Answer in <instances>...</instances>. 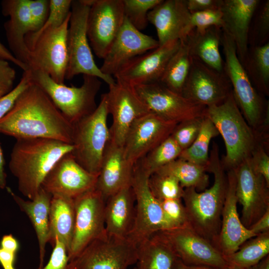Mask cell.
I'll use <instances>...</instances> for the list:
<instances>
[{
    "mask_svg": "<svg viewBox=\"0 0 269 269\" xmlns=\"http://www.w3.org/2000/svg\"><path fill=\"white\" fill-rule=\"evenodd\" d=\"M137 259V246L132 241L106 235L90 243L69 266L71 269H128Z\"/></svg>",
    "mask_w": 269,
    "mask_h": 269,
    "instance_id": "obj_10",
    "label": "cell"
},
{
    "mask_svg": "<svg viewBox=\"0 0 269 269\" xmlns=\"http://www.w3.org/2000/svg\"><path fill=\"white\" fill-rule=\"evenodd\" d=\"M175 269H222L206 266H189L178 259Z\"/></svg>",
    "mask_w": 269,
    "mask_h": 269,
    "instance_id": "obj_57",
    "label": "cell"
},
{
    "mask_svg": "<svg viewBox=\"0 0 269 269\" xmlns=\"http://www.w3.org/2000/svg\"><path fill=\"white\" fill-rule=\"evenodd\" d=\"M148 186L154 197L158 200L182 199L184 188L172 175L154 172L150 175Z\"/></svg>",
    "mask_w": 269,
    "mask_h": 269,
    "instance_id": "obj_41",
    "label": "cell"
},
{
    "mask_svg": "<svg viewBox=\"0 0 269 269\" xmlns=\"http://www.w3.org/2000/svg\"><path fill=\"white\" fill-rule=\"evenodd\" d=\"M180 43V40L170 41L134 58L114 75L116 81L132 87L159 82Z\"/></svg>",
    "mask_w": 269,
    "mask_h": 269,
    "instance_id": "obj_20",
    "label": "cell"
},
{
    "mask_svg": "<svg viewBox=\"0 0 269 269\" xmlns=\"http://www.w3.org/2000/svg\"><path fill=\"white\" fill-rule=\"evenodd\" d=\"M226 171L218 145L213 142L207 167L213 175L212 185L202 192L184 188L182 197L189 226L217 249L227 185Z\"/></svg>",
    "mask_w": 269,
    "mask_h": 269,
    "instance_id": "obj_2",
    "label": "cell"
},
{
    "mask_svg": "<svg viewBox=\"0 0 269 269\" xmlns=\"http://www.w3.org/2000/svg\"><path fill=\"white\" fill-rule=\"evenodd\" d=\"M178 123L150 112L136 119L126 135L123 149L127 160L134 165L170 136Z\"/></svg>",
    "mask_w": 269,
    "mask_h": 269,
    "instance_id": "obj_17",
    "label": "cell"
},
{
    "mask_svg": "<svg viewBox=\"0 0 269 269\" xmlns=\"http://www.w3.org/2000/svg\"><path fill=\"white\" fill-rule=\"evenodd\" d=\"M1 5L2 14L9 17L3 27L10 51L29 69L30 51L25 38L33 28L26 0H3Z\"/></svg>",
    "mask_w": 269,
    "mask_h": 269,
    "instance_id": "obj_26",
    "label": "cell"
},
{
    "mask_svg": "<svg viewBox=\"0 0 269 269\" xmlns=\"http://www.w3.org/2000/svg\"><path fill=\"white\" fill-rule=\"evenodd\" d=\"M98 176L81 166L69 152L56 162L43 180L41 187L52 195L75 199L95 189Z\"/></svg>",
    "mask_w": 269,
    "mask_h": 269,
    "instance_id": "obj_21",
    "label": "cell"
},
{
    "mask_svg": "<svg viewBox=\"0 0 269 269\" xmlns=\"http://www.w3.org/2000/svg\"><path fill=\"white\" fill-rule=\"evenodd\" d=\"M16 139L8 167L17 180L19 192L32 200L54 164L62 156L72 152L73 145L46 138Z\"/></svg>",
    "mask_w": 269,
    "mask_h": 269,
    "instance_id": "obj_3",
    "label": "cell"
},
{
    "mask_svg": "<svg viewBox=\"0 0 269 269\" xmlns=\"http://www.w3.org/2000/svg\"><path fill=\"white\" fill-rule=\"evenodd\" d=\"M149 176L138 162L134 165L131 186L135 197V216L128 238L137 246L153 234L170 229L159 200L150 190Z\"/></svg>",
    "mask_w": 269,
    "mask_h": 269,
    "instance_id": "obj_9",
    "label": "cell"
},
{
    "mask_svg": "<svg viewBox=\"0 0 269 269\" xmlns=\"http://www.w3.org/2000/svg\"><path fill=\"white\" fill-rule=\"evenodd\" d=\"M259 0H223L222 30L233 39L238 58L244 64L249 49L248 36L251 22Z\"/></svg>",
    "mask_w": 269,
    "mask_h": 269,
    "instance_id": "obj_25",
    "label": "cell"
},
{
    "mask_svg": "<svg viewBox=\"0 0 269 269\" xmlns=\"http://www.w3.org/2000/svg\"><path fill=\"white\" fill-rule=\"evenodd\" d=\"M204 117L182 122L175 127L170 136L182 150L189 147L197 137Z\"/></svg>",
    "mask_w": 269,
    "mask_h": 269,
    "instance_id": "obj_43",
    "label": "cell"
},
{
    "mask_svg": "<svg viewBox=\"0 0 269 269\" xmlns=\"http://www.w3.org/2000/svg\"><path fill=\"white\" fill-rule=\"evenodd\" d=\"M219 134L214 124L205 116L197 137L189 147L182 151L179 158L207 167L210 141Z\"/></svg>",
    "mask_w": 269,
    "mask_h": 269,
    "instance_id": "obj_37",
    "label": "cell"
},
{
    "mask_svg": "<svg viewBox=\"0 0 269 269\" xmlns=\"http://www.w3.org/2000/svg\"><path fill=\"white\" fill-rule=\"evenodd\" d=\"M182 150L170 136L137 162L149 175L178 158Z\"/></svg>",
    "mask_w": 269,
    "mask_h": 269,
    "instance_id": "obj_38",
    "label": "cell"
},
{
    "mask_svg": "<svg viewBox=\"0 0 269 269\" xmlns=\"http://www.w3.org/2000/svg\"><path fill=\"white\" fill-rule=\"evenodd\" d=\"M223 0H187V7L190 13L221 7Z\"/></svg>",
    "mask_w": 269,
    "mask_h": 269,
    "instance_id": "obj_51",
    "label": "cell"
},
{
    "mask_svg": "<svg viewBox=\"0 0 269 269\" xmlns=\"http://www.w3.org/2000/svg\"><path fill=\"white\" fill-rule=\"evenodd\" d=\"M269 254V232L261 233L244 243L232 254L224 257L228 265L248 269Z\"/></svg>",
    "mask_w": 269,
    "mask_h": 269,
    "instance_id": "obj_36",
    "label": "cell"
},
{
    "mask_svg": "<svg viewBox=\"0 0 269 269\" xmlns=\"http://www.w3.org/2000/svg\"><path fill=\"white\" fill-rule=\"evenodd\" d=\"M134 87L150 112L167 121L178 124L206 116V107L173 92L160 82Z\"/></svg>",
    "mask_w": 269,
    "mask_h": 269,
    "instance_id": "obj_12",
    "label": "cell"
},
{
    "mask_svg": "<svg viewBox=\"0 0 269 269\" xmlns=\"http://www.w3.org/2000/svg\"><path fill=\"white\" fill-rule=\"evenodd\" d=\"M5 161L3 152L0 145V189H4L6 186L7 175L4 169Z\"/></svg>",
    "mask_w": 269,
    "mask_h": 269,
    "instance_id": "obj_56",
    "label": "cell"
},
{
    "mask_svg": "<svg viewBox=\"0 0 269 269\" xmlns=\"http://www.w3.org/2000/svg\"><path fill=\"white\" fill-rule=\"evenodd\" d=\"M70 17V15L60 26L42 33L30 50L28 69L41 70L59 84L64 83L68 65L67 35Z\"/></svg>",
    "mask_w": 269,
    "mask_h": 269,
    "instance_id": "obj_15",
    "label": "cell"
},
{
    "mask_svg": "<svg viewBox=\"0 0 269 269\" xmlns=\"http://www.w3.org/2000/svg\"><path fill=\"white\" fill-rule=\"evenodd\" d=\"M178 258L165 238L157 232L137 245L136 269H175Z\"/></svg>",
    "mask_w": 269,
    "mask_h": 269,
    "instance_id": "obj_31",
    "label": "cell"
},
{
    "mask_svg": "<svg viewBox=\"0 0 269 269\" xmlns=\"http://www.w3.org/2000/svg\"><path fill=\"white\" fill-rule=\"evenodd\" d=\"M221 44L225 56L224 72L229 79L236 102L248 124L258 134L269 126V104L253 85L237 56L232 38L222 30Z\"/></svg>",
    "mask_w": 269,
    "mask_h": 269,
    "instance_id": "obj_5",
    "label": "cell"
},
{
    "mask_svg": "<svg viewBox=\"0 0 269 269\" xmlns=\"http://www.w3.org/2000/svg\"><path fill=\"white\" fill-rule=\"evenodd\" d=\"M223 269H242L237 267L228 265L226 268Z\"/></svg>",
    "mask_w": 269,
    "mask_h": 269,
    "instance_id": "obj_59",
    "label": "cell"
},
{
    "mask_svg": "<svg viewBox=\"0 0 269 269\" xmlns=\"http://www.w3.org/2000/svg\"><path fill=\"white\" fill-rule=\"evenodd\" d=\"M33 32L39 30L45 22L49 12L50 0H26Z\"/></svg>",
    "mask_w": 269,
    "mask_h": 269,
    "instance_id": "obj_47",
    "label": "cell"
},
{
    "mask_svg": "<svg viewBox=\"0 0 269 269\" xmlns=\"http://www.w3.org/2000/svg\"><path fill=\"white\" fill-rule=\"evenodd\" d=\"M159 232L169 244L177 258L185 265L222 269L228 265L218 250L189 226Z\"/></svg>",
    "mask_w": 269,
    "mask_h": 269,
    "instance_id": "obj_16",
    "label": "cell"
},
{
    "mask_svg": "<svg viewBox=\"0 0 269 269\" xmlns=\"http://www.w3.org/2000/svg\"><path fill=\"white\" fill-rule=\"evenodd\" d=\"M221 8L191 13L190 27L198 32H203L207 28L216 26L223 27Z\"/></svg>",
    "mask_w": 269,
    "mask_h": 269,
    "instance_id": "obj_45",
    "label": "cell"
},
{
    "mask_svg": "<svg viewBox=\"0 0 269 269\" xmlns=\"http://www.w3.org/2000/svg\"><path fill=\"white\" fill-rule=\"evenodd\" d=\"M71 0H50L48 16L37 31L28 33L25 38L26 45L31 50L38 38L44 32L60 26L70 15Z\"/></svg>",
    "mask_w": 269,
    "mask_h": 269,
    "instance_id": "obj_39",
    "label": "cell"
},
{
    "mask_svg": "<svg viewBox=\"0 0 269 269\" xmlns=\"http://www.w3.org/2000/svg\"><path fill=\"white\" fill-rule=\"evenodd\" d=\"M267 144H259L253 151L251 158L255 170L261 174L269 185V156L267 153Z\"/></svg>",
    "mask_w": 269,
    "mask_h": 269,
    "instance_id": "obj_49",
    "label": "cell"
},
{
    "mask_svg": "<svg viewBox=\"0 0 269 269\" xmlns=\"http://www.w3.org/2000/svg\"><path fill=\"white\" fill-rule=\"evenodd\" d=\"M75 223L74 199L66 196L52 195L49 208L48 241L54 246L56 239L70 250Z\"/></svg>",
    "mask_w": 269,
    "mask_h": 269,
    "instance_id": "obj_30",
    "label": "cell"
},
{
    "mask_svg": "<svg viewBox=\"0 0 269 269\" xmlns=\"http://www.w3.org/2000/svg\"><path fill=\"white\" fill-rule=\"evenodd\" d=\"M248 269H269V255L264 258L257 265Z\"/></svg>",
    "mask_w": 269,
    "mask_h": 269,
    "instance_id": "obj_58",
    "label": "cell"
},
{
    "mask_svg": "<svg viewBox=\"0 0 269 269\" xmlns=\"http://www.w3.org/2000/svg\"><path fill=\"white\" fill-rule=\"evenodd\" d=\"M75 223L68 252L69 262L94 240L107 235L105 221L106 201L96 188L74 199Z\"/></svg>",
    "mask_w": 269,
    "mask_h": 269,
    "instance_id": "obj_11",
    "label": "cell"
},
{
    "mask_svg": "<svg viewBox=\"0 0 269 269\" xmlns=\"http://www.w3.org/2000/svg\"><path fill=\"white\" fill-rule=\"evenodd\" d=\"M132 269H136L135 267L133 268Z\"/></svg>",
    "mask_w": 269,
    "mask_h": 269,
    "instance_id": "obj_60",
    "label": "cell"
},
{
    "mask_svg": "<svg viewBox=\"0 0 269 269\" xmlns=\"http://www.w3.org/2000/svg\"><path fill=\"white\" fill-rule=\"evenodd\" d=\"M187 0H166L148 13V22L155 27L159 46L174 40L185 39L192 31Z\"/></svg>",
    "mask_w": 269,
    "mask_h": 269,
    "instance_id": "obj_24",
    "label": "cell"
},
{
    "mask_svg": "<svg viewBox=\"0 0 269 269\" xmlns=\"http://www.w3.org/2000/svg\"><path fill=\"white\" fill-rule=\"evenodd\" d=\"M162 0H123L125 17L139 31L149 23L148 13Z\"/></svg>",
    "mask_w": 269,
    "mask_h": 269,
    "instance_id": "obj_42",
    "label": "cell"
},
{
    "mask_svg": "<svg viewBox=\"0 0 269 269\" xmlns=\"http://www.w3.org/2000/svg\"><path fill=\"white\" fill-rule=\"evenodd\" d=\"M29 70L32 82L49 96L72 125L92 114L97 108L96 97L102 85L98 77L83 75V83L80 87H69L56 83L41 70Z\"/></svg>",
    "mask_w": 269,
    "mask_h": 269,
    "instance_id": "obj_7",
    "label": "cell"
},
{
    "mask_svg": "<svg viewBox=\"0 0 269 269\" xmlns=\"http://www.w3.org/2000/svg\"><path fill=\"white\" fill-rule=\"evenodd\" d=\"M206 116L224 141L226 154L221 160L226 171L251 157L259 144H267L246 121L232 91L221 103L207 107Z\"/></svg>",
    "mask_w": 269,
    "mask_h": 269,
    "instance_id": "obj_4",
    "label": "cell"
},
{
    "mask_svg": "<svg viewBox=\"0 0 269 269\" xmlns=\"http://www.w3.org/2000/svg\"><path fill=\"white\" fill-rule=\"evenodd\" d=\"M134 166L125 158L123 147L110 138L104 153L95 188L105 201L121 189L131 185Z\"/></svg>",
    "mask_w": 269,
    "mask_h": 269,
    "instance_id": "obj_27",
    "label": "cell"
},
{
    "mask_svg": "<svg viewBox=\"0 0 269 269\" xmlns=\"http://www.w3.org/2000/svg\"><path fill=\"white\" fill-rule=\"evenodd\" d=\"M135 200L131 185L121 189L106 201L105 221L107 235L128 238L135 221Z\"/></svg>",
    "mask_w": 269,
    "mask_h": 269,
    "instance_id": "obj_28",
    "label": "cell"
},
{
    "mask_svg": "<svg viewBox=\"0 0 269 269\" xmlns=\"http://www.w3.org/2000/svg\"><path fill=\"white\" fill-rule=\"evenodd\" d=\"M16 72L8 61L0 58V98L13 89Z\"/></svg>",
    "mask_w": 269,
    "mask_h": 269,
    "instance_id": "obj_50",
    "label": "cell"
},
{
    "mask_svg": "<svg viewBox=\"0 0 269 269\" xmlns=\"http://www.w3.org/2000/svg\"><path fill=\"white\" fill-rule=\"evenodd\" d=\"M15 269V268H12V269Z\"/></svg>",
    "mask_w": 269,
    "mask_h": 269,
    "instance_id": "obj_61",
    "label": "cell"
},
{
    "mask_svg": "<svg viewBox=\"0 0 269 269\" xmlns=\"http://www.w3.org/2000/svg\"><path fill=\"white\" fill-rule=\"evenodd\" d=\"M31 83L30 70L23 71L18 84L10 92L0 98V120L10 111L19 96Z\"/></svg>",
    "mask_w": 269,
    "mask_h": 269,
    "instance_id": "obj_46",
    "label": "cell"
},
{
    "mask_svg": "<svg viewBox=\"0 0 269 269\" xmlns=\"http://www.w3.org/2000/svg\"><path fill=\"white\" fill-rule=\"evenodd\" d=\"M159 46L157 40L135 28L125 17L124 23L100 68L113 76L134 58Z\"/></svg>",
    "mask_w": 269,
    "mask_h": 269,
    "instance_id": "obj_22",
    "label": "cell"
},
{
    "mask_svg": "<svg viewBox=\"0 0 269 269\" xmlns=\"http://www.w3.org/2000/svg\"><path fill=\"white\" fill-rule=\"evenodd\" d=\"M222 29L212 26L203 32L193 29L186 37L193 57L220 73H224V61L220 52Z\"/></svg>",
    "mask_w": 269,
    "mask_h": 269,
    "instance_id": "obj_32",
    "label": "cell"
},
{
    "mask_svg": "<svg viewBox=\"0 0 269 269\" xmlns=\"http://www.w3.org/2000/svg\"><path fill=\"white\" fill-rule=\"evenodd\" d=\"M227 185L217 248L224 257L236 252L249 239L255 237L242 224L237 210L236 179L233 169L227 171Z\"/></svg>",
    "mask_w": 269,
    "mask_h": 269,
    "instance_id": "obj_23",
    "label": "cell"
},
{
    "mask_svg": "<svg viewBox=\"0 0 269 269\" xmlns=\"http://www.w3.org/2000/svg\"><path fill=\"white\" fill-rule=\"evenodd\" d=\"M233 170L238 203L242 207L240 219L249 228L269 209V185L254 169L251 157Z\"/></svg>",
    "mask_w": 269,
    "mask_h": 269,
    "instance_id": "obj_13",
    "label": "cell"
},
{
    "mask_svg": "<svg viewBox=\"0 0 269 269\" xmlns=\"http://www.w3.org/2000/svg\"><path fill=\"white\" fill-rule=\"evenodd\" d=\"M159 201L169 229L189 226L182 199H164Z\"/></svg>",
    "mask_w": 269,
    "mask_h": 269,
    "instance_id": "obj_44",
    "label": "cell"
},
{
    "mask_svg": "<svg viewBox=\"0 0 269 269\" xmlns=\"http://www.w3.org/2000/svg\"><path fill=\"white\" fill-rule=\"evenodd\" d=\"M173 176L184 189L192 187L198 192L205 190L209 184L207 167L178 158L155 172Z\"/></svg>",
    "mask_w": 269,
    "mask_h": 269,
    "instance_id": "obj_34",
    "label": "cell"
},
{
    "mask_svg": "<svg viewBox=\"0 0 269 269\" xmlns=\"http://www.w3.org/2000/svg\"><path fill=\"white\" fill-rule=\"evenodd\" d=\"M192 59L187 38L181 40L180 46L168 62L160 82L173 92L181 94Z\"/></svg>",
    "mask_w": 269,
    "mask_h": 269,
    "instance_id": "obj_33",
    "label": "cell"
},
{
    "mask_svg": "<svg viewBox=\"0 0 269 269\" xmlns=\"http://www.w3.org/2000/svg\"><path fill=\"white\" fill-rule=\"evenodd\" d=\"M248 229L256 236L269 232V209Z\"/></svg>",
    "mask_w": 269,
    "mask_h": 269,
    "instance_id": "obj_52",
    "label": "cell"
},
{
    "mask_svg": "<svg viewBox=\"0 0 269 269\" xmlns=\"http://www.w3.org/2000/svg\"><path fill=\"white\" fill-rule=\"evenodd\" d=\"M0 58L5 60L7 61L11 62L21 69L23 71L28 69V67L24 64L21 63L17 60L13 54L11 53L9 50L5 47V46L0 41Z\"/></svg>",
    "mask_w": 269,
    "mask_h": 269,
    "instance_id": "obj_55",
    "label": "cell"
},
{
    "mask_svg": "<svg viewBox=\"0 0 269 269\" xmlns=\"http://www.w3.org/2000/svg\"><path fill=\"white\" fill-rule=\"evenodd\" d=\"M6 189L20 210L29 218L35 230L39 247V264L44 265L46 246L48 241L49 214L52 195L42 187L32 200H24L16 195L10 187Z\"/></svg>",
    "mask_w": 269,
    "mask_h": 269,
    "instance_id": "obj_29",
    "label": "cell"
},
{
    "mask_svg": "<svg viewBox=\"0 0 269 269\" xmlns=\"http://www.w3.org/2000/svg\"><path fill=\"white\" fill-rule=\"evenodd\" d=\"M16 254L2 249L0 247V264L3 269L14 268Z\"/></svg>",
    "mask_w": 269,
    "mask_h": 269,
    "instance_id": "obj_54",
    "label": "cell"
},
{
    "mask_svg": "<svg viewBox=\"0 0 269 269\" xmlns=\"http://www.w3.org/2000/svg\"><path fill=\"white\" fill-rule=\"evenodd\" d=\"M0 133L16 139L46 138L72 144L73 125L32 82L0 120Z\"/></svg>",
    "mask_w": 269,
    "mask_h": 269,
    "instance_id": "obj_1",
    "label": "cell"
},
{
    "mask_svg": "<svg viewBox=\"0 0 269 269\" xmlns=\"http://www.w3.org/2000/svg\"><path fill=\"white\" fill-rule=\"evenodd\" d=\"M0 247L6 251L16 254L19 249V243L11 234L5 235L1 238Z\"/></svg>",
    "mask_w": 269,
    "mask_h": 269,
    "instance_id": "obj_53",
    "label": "cell"
},
{
    "mask_svg": "<svg viewBox=\"0 0 269 269\" xmlns=\"http://www.w3.org/2000/svg\"><path fill=\"white\" fill-rule=\"evenodd\" d=\"M253 85L262 95L269 94V42L250 46L243 65Z\"/></svg>",
    "mask_w": 269,
    "mask_h": 269,
    "instance_id": "obj_35",
    "label": "cell"
},
{
    "mask_svg": "<svg viewBox=\"0 0 269 269\" xmlns=\"http://www.w3.org/2000/svg\"><path fill=\"white\" fill-rule=\"evenodd\" d=\"M106 94L94 112L73 125L71 154L89 172L99 173L104 151L111 138Z\"/></svg>",
    "mask_w": 269,
    "mask_h": 269,
    "instance_id": "obj_6",
    "label": "cell"
},
{
    "mask_svg": "<svg viewBox=\"0 0 269 269\" xmlns=\"http://www.w3.org/2000/svg\"><path fill=\"white\" fill-rule=\"evenodd\" d=\"M106 95L109 114L113 118L110 128L111 140L122 146L132 124L140 117L150 113L134 87L116 81L109 86Z\"/></svg>",
    "mask_w": 269,
    "mask_h": 269,
    "instance_id": "obj_18",
    "label": "cell"
},
{
    "mask_svg": "<svg viewBox=\"0 0 269 269\" xmlns=\"http://www.w3.org/2000/svg\"><path fill=\"white\" fill-rule=\"evenodd\" d=\"M269 0H260L250 24L249 46L264 45L269 42Z\"/></svg>",
    "mask_w": 269,
    "mask_h": 269,
    "instance_id": "obj_40",
    "label": "cell"
},
{
    "mask_svg": "<svg viewBox=\"0 0 269 269\" xmlns=\"http://www.w3.org/2000/svg\"><path fill=\"white\" fill-rule=\"evenodd\" d=\"M125 18L123 0H92L87 24L90 45L104 59Z\"/></svg>",
    "mask_w": 269,
    "mask_h": 269,
    "instance_id": "obj_14",
    "label": "cell"
},
{
    "mask_svg": "<svg viewBox=\"0 0 269 269\" xmlns=\"http://www.w3.org/2000/svg\"><path fill=\"white\" fill-rule=\"evenodd\" d=\"M92 0H72L67 35L68 65L65 79L82 74L102 79L108 86L116 83L112 76L103 73L96 65L88 41L87 19Z\"/></svg>",
    "mask_w": 269,
    "mask_h": 269,
    "instance_id": "obj_8",
    "label": "cell"
},
{
    "mask_svg": "<svg viewBox=\"0 0 269 269\" xmlns=\"http://www.w3.org/2000/svg\"><path fill=\"white\" fill-rule=\"evenodd\" d=\"M36 269H71L67 250L65 245L56 239L53 251L46 265L38 267Z\"/></svg>",
    "mask_w": 269,
    "mask_h": 269,
    "instance_id": "obj_48",
    "label": "cell"
},
{
    "mask_svg": "<svg viewBox=\"0 0 269 269\" xmlns=\"http://www.w3.org/2000/svg\"><path fill=\"white\" fill-rule=\"evenodd\" d=\"M232 91L230 82L225 72H219L193 56L181 92L183 97L208 107L223 102Z\"/></svg>",
    "mask_w": 269,
    "mask_h": 269,
    "instance_id": "obj_19",
    "label": "cell"
}]
</instances>
